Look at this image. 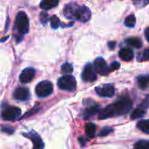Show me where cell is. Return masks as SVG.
<instances>
[{"label": "cell", "mask_w": 149, "mask_h": 149, "mask_svg": "<svg viewBox=\"0 0 149 149\" xmlns=\"http://www.w3.org/2000/svg\"><path fill=\"white\" fill-rule=\"evenodd\" d=\"M93 66L95 71L100 75H108V73L110 72V69L103 58H97L94 60Z\"/></svg>", "instance_id": "cell-8"}, {"label": "cell", "mask_w": 149, "mask_h": 149, "mask_svg": "<svg viewBox=\"0 0 149 149\" xmlns=\"http://www.w3.org/2000/svg\"><path fill=\"white\" fill-rule=\"evenodd\" d=\"M120 67V64L119 62H117V61H114V62H113V63L111 64L109 69H110V72H113V71H115V70H118Z\"/></svg>", "instance_id": "cell-28"}, {"label": "cell", "mask_w": 149, "mask_h": 149, "mask_svg": "<svg viewBox=\"0 0 149 149\" xmlns=\"http://www.w3.org/2000/svg\"><path fill=\"white\" fill-rule=\"evenodd\" d=\"M134 148L137 149H149V141H139L134 145Z\"/></svg>", "instance_id": "cell-21"}, {"label": "cell", "mask_w": 149, "mask_h": 149, "mask_svg": "<svg viewBox=\"0 0 149 149\" xmlns=\"http://www.w3.org/2000/svg\"><path fill=\"white\" fill-rule=\"evenodd\" d=\"M137 127L143 133L149 134V120H141L137 124Z\"/></svg>", "instance_id": "cell-20"}, {"label": "cell", "mask_w": 149, "mask_h": 149, "mask_svg": "<svg viewBox=\"0 0 149 149\" xmlns=\"http://www.w3.org/2000/svg\"><path fill=\"white\" fill-rule=\"evenodd\" d=\"M113 132V129L111 127H105L103 128L100 133V136H107L110 133Z\"/></svg>", "instance_id": "cell-27"}, {"label": "cell", "mask_w": 149, "mask_h": 149, "mask_svg": "<svg viewBox=\"0 0 149 149\" xmlns=\"http://www.w3.org/2000/svg\"><path fill=\"white\" fill-rule=\"evenodd\" d=\"M100 110V106L93 104L89 106L88 107H86L85 109V111L83 112V118L85 120H88L89 118H91L92 116H93L94 114H96Z\"/></svg>", "instance_id": "cell-13"}, {"label": "cell", "mask_w": 149, "mask_h": 149, "mask_svg": "<svg viewBox=\"0 0 149 149\" xmlns=\"http://www.w3.org/2000/svg\"><path fill=\"white\" fill-rule=\"evenodd\" d=\"M35 76V70L33 68H25L19 76V80L21 83L26 84L31 82Z\"/></svg>", "instance_id": "cell-12"}, {"label": "cell", "mask_w": 149, "mask_h": 149, "mask_svg": "<svg viewBox=\"0 0 149 149\" xmlns=\"http://www.w3.org/2000/svg\"><path fill=\"white\" fill-rule=\"evenodd\" d=\"M21 115V110L17 107H5L2 112V118L4 120L14 121L17 120Z\"/></svg>", "instance_id": "cell-6"}, {"label": "cell", "mask_w": 149, "mask_h": 149, "mask_svg": "<svg viewBox=\"0 0 149 149\" xmlns=\"http://www.w3.org/2000/svg\"><path fill=\"white\" fill-rule=\"evenodd\" d=\"M65 16L69 19H76L80 22H87L91 18V10L85 5H78L75 3L67 4L64 10Z\"/></svg>", "instance_id": "cell-2"}, {"label": "cell", "mask_w": 149, "mask_h": 149, "mask_svg": "<svg viewBox=\"0 0 149 149\" xmlns=\"http://www.w3.org/2000/svg\"><path fill=\"white\" fill-rule=\"evenodd\" d=\"M13 97L18 101H25L30 99V92L25 87H17L13 93Z\"/></svg>", "instance_id": "cell-11"}, {"label": "cell", "mask_w": 149, "mask_h": 149, "mask_svg": "<svg viewBox=\"0 0 149 149\" xmlns=\"http://www.w3.org/2000/svg\"><path fill=\"white\" fill-rule=\"evenodd\" d=\"M58 86L62 90L72 92L76 89L77 82L73 76L65 75V76L59 78V79L58 80Z\"/></svg>", "instance_id": "cell-3"}, {"label": "cell", "mask_w": 149, "mask_h": 149, "mask_svg": "<svg viewBox=\"0 0 149 149\" xmlns=\"http://www.w3.org/2000/svg\"><path fill=\"white\" fill-rule=\"evenodd\" d=\"M134 3L136 7L141 8V7H144L145 5L148 4L149 0H134Z\"/></svg>", "instance_id": "cell-25"}, {"label": "cell", "mask_w": 149, "mask_h": 149, "mask_svg": "<svg viewBox=\"0 0 149 149\" xmlns=\"http://www.w3.org/2000/svg\"><path fill=\"white\" fill-rule=\"evenodd\" d=\"M119 56L124 61H130L134 58V52L131 48H123L119 52Z\"/></svg>", "instance_id": "cell-14"}, {"label": "cell", "mask_w": 149, "mask_h": 149, "mask_svg": "<svg viewBox=\"0 0 149 149\" xmlns=\"http://www.w3.org/2000/svg\"><path fill=\"white\" fill-rule=\"evenodd\" d=\"M126 43H127L128 45H130V46H132V47H134V48H137V49H139V48H141V47L142 46V42H141V40L140 38H136V37L128 38L126 40Z\"/></svg>", "instance_id": "cell-16"}, {"label": "cell", "mask_w": 149, "mask_h": 149, "mask_svg": "<svg viewBox=\"0 0 149 149\" xmlns=\"http://www.w3.org/2000/svg\"><path fill=\"white\" fill-rule=\"evenodd\" d=\"M138 86L141 89H146L149 86V74L138 77Z\"/></svg>", "instance_id": "cell-18"}, {"label": "cell", "mask_w": 149, "mask_h": 149, "mask_svg": "<svg viewBox=\"0 0 149 149\" xmlns=\"http://www.w3.org/2000/svg\"><path fill=\"white\" fill-rule=\"evenodd\" d=\"M95 91L101 97L111 98L114 95L115 88L112 84H105V85H102V86L95 88Z\"/></svg>", "instance_id": "cell-7"}, {"label": "cell", "mask_w": 149, "mask_h": 149, "mask_svg": "<svg viewBox=\"0 0 149 149\" xmlns=\"http://www.w3.org/2000/svg\"><path fill=\"white\" fill-rule=\"evenodd\" d=\"M94 66H93L91 64H87L82 72V79L85 82H93L97 79V75L94 72Z\"/></svg>", "instance_id": "cell-9"}, {"label": "cell", "mask_w": 149, "mask_h": 149, "mask_svg": "<svg viewBox=\"0 0 149 149\" xmlns=\"http://www.w3.org/2000/svg\"><path fill=\"white\" fill-rule=\"evenodd\" d=\"M145 113H146V107L141 105V107H139L138 108L134 110V112L132 113V115H131V119L132 120L139 119V118L144 116Z\"/></svg>", "instance_id": "cell-17"}, {"label": "cell", "mask_w": 149, "mask_h": 149, "mask_svg": "<svg viewBox=\"0 0 149 149\" xmlns=\"http://www.w3.org/2000/svg\"><path fill=\"white\" fill-rule=\"evenodd\" d=\"M16 28L20 34H26L29 31V19L27 15L23 11L17 14Z\"/></svg>", "instance_id": "cell-4"}, {"label": "cell", "mask_w": 149, "mask_h": 149, "mask_svg": "<svg viewBox=\"0 0 149 149\" xmlns=\"http://www.w3.org/2000/svg\"><path fill=\"white\" fill-rule=\"evenodd\" d=\"M108 47L110 49H113L115 47V42H109L108 43Z\"/></svg>", "instance_id": "cell-31"}, {"label": "cell", "mask_w": 149, "mask_h": 149, "mask_svg": "<svg viewBox=\"0 0 149 149\" xmlns=\"http://www.w3.org/2000/svg\"><path fill=\"white\" fill-rule=\"evenodd\" d=\"M10 127H7V129H5V127H3V128H2V130H3V132H6V133H9V134H12L13 133V130L12 129H9Z\"/></svg>", "instance_id": "cell-30"}, {"label": "cell", "mask_w": 149, "mask_h": 149, "mask_svg": "<svg viewBox=\"0 0 149 149\" xmlns=\"http://www.w3.org/2000/svg\"><path fill=\"white\" fill-rule=\"evenodd\" d=\"M96 133V126L93 123H87L86 125V134L89 138L94 137Z\"/></svg>", "instance_id": "cell-19"}, {"label": "cell", "mask_w": 149, "mask_h": 149, "mask_svg": "<svg viewBox=\"0 0 149 149\" xmlns=\"http://www.w3.org/2000/svg\"><path fill=\"white\" fill-rule=\"evenodd\" d=\"M132 106L133 103L128 97H122L115 103L109 105L105 109H103L99 114V119L105 120L126 114L130 111Z\"/></svg>", "instance_id": "cell-1"}, {"label": "cell", "mask_w": 149, "mask_h": 149, "mask_svg": "<svg viewBox=\"0 0 149 149\" xmlns=\"http://www.w3.org/2000/svg\"><path fill=\"white\" fill-rule=\"evenodd\" d=\"M135 23H136V18H135L134 15H129V16L125 19V25H126L127 27L133 28V27H134Z\"/></svg>", "instance_id": "cell-22"}, {"label": "cell", "mask_w": 149, "mask_h": 149, "mask_svg": "<svg viewBox=\"0 0 149 149\" xmlns=\"http://www.w3.org/2000/svg\"><path fill=\"white\" fill-rule=\"evenodd\" d=\"M59 0H42L40 3V8L42 10H50L56 7L58 4Z\"/></svg>", "instance_id": "cell-15"}, {"label": "cell", "mask_w": 149, "mask_h": 149, "mask_svg": "<svg viewBox=\"0 0 149 149\" xmlns=\"http://www.w3.org/2000/svg\"><path fill=\"white\" fill-rule=\"evenodd\" d=\"M52 91H53V86L48 80H44L38 83L35 89L36 94L40 98L49 96L52 93Z\"/></svg>", "instance_id": "cell-5"}, {"label": "cell", "mask_w": 149, "mask_h": 149, "mask_svg": "<svg viewBox=\"0 0 149 149\" xmlns=\"http://www.w3.org/2000/svg\"><path fill=\"white\" fill-rule=\"evenodd\" d=\"M49 20V16L46 12H41L40 13V21L43 24H45Z\"/></svg>", "instance_id": "cell-29"}, {"label": "cell", "mask_w": 149, "mask_h": 149, "mask_svg": "<svg viewBox=\"0 0 149 149\" xmlns=\"http://www.w3.org/2000/svg\"><path fill=\"white\" fill-rule=\"evenodd\" d=\"M145 35H146V38H147L148 41L149 42V27L145 30Z\"/></svg>", "instance_id": "cell-32"}, {"label": "cell", "mask_w": 149, "mask_h": 149, "mask_svg": "<svg viewBox=\"0 0 149 149\" xmlns=\"http://www.w3.org/2000/svg\"><path fill=\"white\" fill-rule=\"evenodd\" d=\"M73 71V67L71 64L69 63H65L61 66V72L64 73H71Z\"/></svg>", "instance_id": "cell-24"}, {"label": "cell", "mask_w": 149, "mask_h": 149, "mask_svg": "<svg viewBox=\"0 0 149 149\" xmlns=\"http://www.w3.org/2000/svg\"><path fill=\"white\" fill-rule=\"evenodd\" d=\"M149 59V49L145 50L141 56H139L138 60L139 61H143V60H148Z\"/></svg>", "instance_id": "cell-26"}, {"label": "cell", "mask_w": 149, "mask_h": 149, "mask_svg": "<svg viewBox=\"0 0 149 149\" xmlns=\"http://www.w3.org/2000/svg\"><path fill=\"white\" fill-rule=\"evenodd\" d=\"M23 135H24V137H26V138H28L29 140L31 141L34 148H43L45 147L42 139L39 137V135H38L36 132L31 131V132L27 133V134L24 133V134H23Z\"/></svg>", "instance_id": "cell-10"}, {"label": "cell", "mask_w": 149, "mask_h": 149, "mask_svg": "<svg viewBox=\"0 0 149 149\" xmlns=\"http://www.w3.org/2000/svg\"><path fill=\"white\" fill-rule=\"evenodd\" d=\"M50 23H51V27L52 29H57L60 25V20L56 15H53L50 17Z\"/></svg>", "instance_id": "cell-23"}]
</instances>
